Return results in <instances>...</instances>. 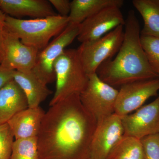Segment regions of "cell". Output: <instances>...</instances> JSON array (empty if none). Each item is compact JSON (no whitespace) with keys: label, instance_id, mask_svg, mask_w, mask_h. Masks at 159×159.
<instances>
[{"label":"cell","instance_id":"6da1fadb","mask_svg":"<svg viewBox=\"0 0 159 159\" xmlns=\"http://www.w3.org/2000/svg\"><path fill=\"white\" fill-rule=\"evenodd\" d=\"M97 123L79 94L50 107L37 136L39 159H90Z\"/></svg>","mask_w":159,"mask_h":159},{"label":"cell","instance_id":"7a4b0ae2","mask_svg":"<svg viewBox=\"0 0 159 159\" xmlns=\"http://www.w3.org/2000/svg\"><path fill=\"white\" fill-rule=\"evenodd\" d=\"M124 26V38L116 56L99 66L96 72L98 77L114 87L159 78L142 48L140 24L134 10L129 11Z\"/></svg>","mask_w":159,"mask_h":159},{"label":"cell","instance_id":"3957f363","mask_svg":"<svg viewBox=\"0 0 159 159\" xmlns=\"http://www.w3.org/2000/svg\"><path fill=\"white\" fill-rule=\"evenodd\" d=\"M69 24L68 16H54L22 20L6 16L4 29L26 45L41 51L52 37L57 36Z\"/></svg>","mask_w":159,"mask_h":159},{"label":"cell","instance_id":"277c9868","mask_svg":"<svg viewBox=\"0 0 159 159\" xmlns=\"http://www.w3.org/2000/svg\"><path fill=\"white\" fill-rule=\"evenodd\" d=\"M56 89L50 107L85 88L89 76L84 69L77 49H66L54 64Z\"/></svg>","mask_w":159,"mask_h":159},{"label":"cell","instance_id":"5b68a950","mask_svg":"<svg viewBox=\"0 0 159 159\" xmlns=\"http://www.w3.org/2000/svg\"><path fill=\"white\" fill-rule=\"evenodd\" d=\"M124 35V26H119L98 39L81 44L77 49L88 76L96 73L102 63L118 53Z\"/></svg>","mask_w":159,"mask_h":159},{"label":"cell","instance_id":"8992f818","mask_svg":"<svg viewBox=\"0 0 159 159\" xmlns=\"http://www.w3.org/2000/svg\"><path fill=\"white\" fill-rule=\"evenodd\" d=\"M118 93V90L95 73L89 76L87 85L80 98L83 106L99 122L115 113Z\"/></svg>","mask_w":159,"mask_h":159},{"label":"cell","instance_id":"52a82bcc","mask_svg":"<svg viewBox=\"0 0 159 159\" xmlns=\"http://www.w3.org/2000/svg\"><path fill=\"white\" fill-rule=\"evenodd\" d=\"M80 25L69 23L45 48L39 51L32 72L46 84L55 80L54 64L79 34Z\"/></svg>","mask_w":159,"mask_h":159},{"label":"cell","instance_id":"ba28073f","mask_svg":"<svg viewBox=\"0 0 159 159\" xmlns=\"http://www.w3.org/2000/svg\"><path fill=\"white\" fill-rule=\"evenodd\" d=\"M159 78L139 80L120 87L115 106V113L121 117L143 106L146 100L157 96Z\"/></svg>","mask_w":159,"mask_h":159},{"label":"cell","instance_id":"9c48e42d","mask_svg":"<svg viewBox=\"0 0 159 159\" xmlns=\"http://www.w3.org/2000/svg\"><path fill=\"white\" fill-rule=\"evenodd\" d=\"M120 7H107L87 19L80 24L77 39L82 43L92 41L107 34L119 26H124V19Z\"/></svg>","mask_w":159,"mask_h":159},{"label":"cell","instance_id":"30bf717a","mask_svg":"<svg viewBox=\"0 0 159 159\" xmlns=\"http://www.w3.org/2000/svg\"><path fill=\"white\" fill-rule=\"evenodd\" d=\"M124 134L122 119L116 114L97 122L91 143L90 159H107Z\"/></svg>","mask_w":159,"mask_h":159},{"label":"cell","instance_id":"8fae6325","mask_svg":"<svg viewBox=\"0 0 159 159\" xmlns=\"http://www.w3.org/2000/svg\"><path fill=\"white\" fill-rule=\"evenodd\" d=\"M124 135L141 139L159 133V96L134 112L121 117Z\"/></svg>","mask_w":159,"mask_h":159},{"label":"cell","instance_id":"7c38bea8","mask_svg":"<svg viewBox=\"0 0 159 159\" xmlns=\"http://www.w3.org/2000/svg\"><path fill=\"white\" fill-rule=\"evenodd\" d=\"M5 54L0 66L20 72L32 70L39 51L27 46L20 40L4 29Z\"/></svg>","mask_w":159,"mask_h":159},{"label":"cell","instance_id":"4fadbf2b","mask_svg":"<svg viewBox=\"0 0 159 159\" xmlns=\"http://www.w3.org/2000/svg\"><path fill=\"white\" fill-rule=\"evenodd\" d=\"M0 8L6 15L16 18H44L58 15L47 0H0Z\"/></svg>","mask_w":159,"mask_h":159},{"label":"cell","instance_id":"5bb4252c","mask_svg":"<svg viewBox=\"0 0 159 159\" xmlns=\"http://www.w3.org/2000/svg\"><path fill=\"white\" fill-rule=\"evenodd\" d=\"M46 112L40 107L18 113L8 122L15 139L37 137Z\"/></svg>","mask_w":159,"mask_h":159},{"label":"cell","instance_id":"9a60e30c","mask_svg":"<svg viewBox=\"0 0 159 159\" xmlns=\"http://www.w3.org/2000/svg\"><path fill=\"white\" fill-rule=\"evenodd\" d=\"M28 108L25 95L14 80L0 89V125L8 123L15 115Z\"/></svg>","mask_w":159,"mask_h":159},{"label":"cell","instance_id":"2e32d148","mask_svg":"<svg viewBox=\"0 0 159 159\" xmlns=\"http://www.w3.org/2000/svg\"><path fill=\"white\" fill-rule=\"evenodd\" d=\"M13 80L25 95L29 108L39 107L52 93L47 84L42 81L32 70L15 71Z\"/></svg>","mask_w":159,"mask_h":159},{"label":"cell","instance_id":"e0dca14e","mask_svg":"<svg viewBox=\"0 0 159 159\" xmlns=\"http://www.w3.org/2000/svg\"><path fill=\"white\" fill-rule=\"evenodd\" d=\"M123 4V0H73L68 16L69 23L80 25L105 8L111 6L121 8Z\"/></svg>","mask_w":159,"mask_h":159},{"label":"cell","instance_id":"ac0fdd59","mask_svg":"<svg viewBox=\"0 0 159 159\" xmlns=\"http://www.w3.org/2000/svg\"><path fill=\"white\" fill-rule=\"evenodd\" d=\"M132 3L144 20L141 34L159 38V0H134Z\"/></svg>","mask_w":159,"mask_h":159},{"label":"cell","instance_id":"d6986e66","mask_svg":"<svg viewBox=\"0 0 159 159\" xmlns=\"http://www.w3.org/2000/svg\"><path fill=\"white\" fill-rule=\"evenodd\" d=\"M107 159H145L141 139L124 134L111 150Z\"/></svg>","mask_w":159,"mask_h":159},{"label":"cell","instance_id":"ffe728a7","mask_svg":"<svg viewBox=\"0 0 159 159\" xmlns=\"http://www.w3.org/2000/svg\"><path fill=\"white\" fill-rule=\"evenodd\" d=\"M11 159H39L37 137L15 139Z\"/></svg>","mask_w":159,"mask_h":159},{"label":"cell","instance_id":"44dd1931","mask_svg":"<svg viewBox=\"0 0 159 159\" xmlns=\"http://www.w3.org/2000/svg\"><path fill=\"white\" fill-rule=\"evenodd\" d=\"M141 42L152 69L159 76V38L141 34Z\"/></svg>","mask_w":159,"mask_h":159},{"label":"cell","instance_id":"7402d4cb","mask_svg":"<svg viewBox=\"0 0 159 159\" xmlns=\"http://www.w3.org/2000/svg\"><path fill=\"white\" fill-rule=\"evenodd\" d=\"M14 139L8 123L0 125V159H11Z\"/></svg>","mask_w":159,"mask_h":159},{"label":"cell","instance_id":"603a6c76","mask_svg":"<svg viewBox=\"0 0 159 159\" xmlns=\"http://www.w3.org/2000/svg\"><path fill=\"white\" fill-rule=\"evenodd\" d=\"M141 140L145 159H159V134L147 136Z\"/></svg>","mask_w":159,"mask_h":159},{"label":"cell","instance_id":"cb8c5ba5","mask_svg":"<svg viewBox=\"0 0 159 159\" xmlns=\"http://www.w3.org/2000/svg\"><path fill=\"white\" fill-rule=\"evenodd\" d=\"M61 16H68L70 11L71 2L69 0H49Z\"/></svg>","mask_w":159,"mask_h":159},{"label":"cell","instance_id":"d4e9b609","mask_svg":"<svg viewBox=\"0 0 159 159\" xmlns=\"http://www.w3.org/2000/svg\"><path fill=\"white\" fill-rule=\"evenodd\" d=\"M15 71L5 68L0 66V89L13 79Z\"/></svg>","mask_w":159,"mask_h":159},{"label":"cell","instance_id":"484cf974","mask_svg":"<svg viewBox=\"0 0 159 159\" xmlns=\"http://www.w3.org/2000/svg\"><path fill=\"white\" fill-rule=\"evenodd\" d=\"M5 54L4 29H0V64L3 61L5 57Z\"/></svg>","mask_w":159,"mask_h":159},{"label":"cell","instance_id":"4316f807","mask_svg":"<svg viewBox=\"0 0 159 159\" xmlns=\"http://www.w3.org/2000/svg\"><path fill=\"white\" fill-rule=\"evenodd\" d=\"M6 16L0 8V29H4Z\"/></svg>","mask_w":159,"mask_h":159},{"label":"cell","instance_id":"83f0119b","mask_svg":"<svg viewBox=\"0 0 159 159\" xmlns=\"http://www.w3.org/2000/svg\"></svg>","mask_w":159,"mask_h":159}]
</instances>
